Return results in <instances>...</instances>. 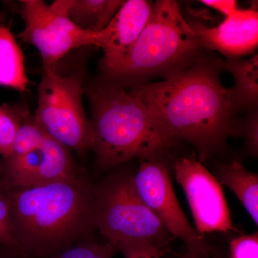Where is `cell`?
Here are the masks:
<instances>
[{"label":"cell","instance_id":"obj_1","mask_svg":"<svg viewBox=\"0 0 258 258\" xmlns=\"http://www.w3.org/2000/svg\"><path fill=\"white\" fill-rule=\"evenodd\" d=\"M222 60L200 57L188 67L152 83H129L149 113L176 140L184 139L201 161L240 134L242 111L233 88L220 80Z\"/></svg>","mask_w":258,"mask_h":258},{"label":"cell","instance_id":"obj_2","mask_svg":"<svg viewBox=\"0 0 258 258\" xmlns=\"http://www.w3.org/2000/svg\"><path fill=\"white\" fill-rule=\"evenodd\" d=\"M5 190L23 257L51 258L96 230L94 186L82 176Z\"/></svg>","mask_w":258,"mask_h":258},{"label":"cell","instance_id":"obj_3","mask_svg":"<svg viewBox=\"0 0 258 258\" xmlns=\"http://www.w3.org/2000/svg\"><path fill=\"white\" fill-rule=\"evenodd\" d=\"M92 149L101 167L158 158L176 139L149 113L128 83L103 77L90 85Z\"/></svg>","mask_w":258,"mask_h":258},{"label":"cell","instance_id":"obj_4","mask_svg":"<svg viewBox=\"0 0 258 258\" xmlns=\"http://www.w3.org/2000/svg\"><path fill=\"white\" fill-rule=\"evenodd\" d=\"M204 50L177 2L158 0L128 55L103 77L130 83H144L154 76L165 78L203 57Z\"/></svg>","mask_w":258,"mask_h":258},{"label":"cell","instance_id":"obj_5","mask_svg":"<svg viewBox=\"0 0 258 258\" xmlns=\"http://www.w3.org/2000/svg\"><path fill=\"white\" fill-rule=\"evenodd\" d=\"M94 197L95 228L113 246L145 242L161 251L174 237L141 198L134 175L111 174L94 186Z\"/></svg>","mask_w":258,"mask_h":258},{"label":"cell","instance_id":"obj_6","mask_svg":"<svg viewBox=\"0 0 258 258\" xmlns=\"http://www.w3.org/2000/svg\"><path fill=\"white\" fill-rule=\"evenodd\" d=\"M83 78L44 70L34 118L51 138L82 156L92 149L90 120L83 104Z\"/></svg>","mask_w":258,"mask_h":258},{"label":"cell","instance_id":"obj_7","mask_svg":"<svg viewBox=\"0 0 258 258\" xmlns=\"http://www.w3.org/2000/svg\"><path fill=\"white\" fill-rule=\"evenodd\" d=\"M73 2L57 0L50 5L43 0L20 2L25 29L19 36L38 50L44 70L55 68L74 49L91 45L100 47L101 31L82 30L70 19Z\"/></svg>","mask_w":258,"mask_h":258},{"label":"cell","instance_id":"obj_8","mask_svg":"<svg viewBox=\"0 0 258 258\" xmlns=\"http://www.w3.org/2000/svg\"><path fill=\"white\" fill-rule=\"evenodd\" d=\"M134 177L141 198L166 230L182 240L189 250L210 254V246L189 223L180 206L165 163L158 158L141 159Z\"/></svg>","mask_w":258,"mask_h":258},{"label":"cell","instance_id":"obj_9","mask_svg":"<svg viewBox=\"0 0 258 258\" xmlns=\"http://www.w3.org/2000/svg\"><path fill=\"white\" fill-rule=\"evenodd\" d=\"M174 170L200 235L235 230L221 185L195 155L176 161Z\"/></svg>","mask_w":258,"mask_h":258},{"label":"cell","instance_id":"obj_10","mask_svg":"<svg viewBox=\"0 0 258 258\" xmlns=\"http://www.w3.org/2000/svg\"><path fill=\"white\" fill-rule=\"evenodd\" d=\"M0 181L5 189L26 188L79 177L70 149L46 136L31 152L0 159Z\"/></svg>","mask_w":258,"mask_h":258},{"label":"cell","instance_id":"obj_11","mask_svg":"<svg viewBox=\"0 0 258 258\" xmlns=\"http://www.w3.org/2000/svg\"><path fill=\"white\" fill-rule=\"evenodd\" d=\"M257 9L255 4L247 9H238L213 28L197 21L189 24L204 48L217 51L228 59H238L252 53L257 47Z\"/></svg>","mask_w":258,"mask_h":258},{"label":"cell","instance_id":"obj_12","mask_svg":"<svg viewBox=\"0 0 258 258\" xmlns=\"http://www.w3.org/2000/svg\"><path fill=\"white\" fill-rule=\"evenodd\" d=\"M153 3L146 0L124 1L104 30L101 45L103 56L100 60L103 74L115 69L128 55L147 24Z\"/></svg>","mask_w":258,"mask_h":258},{"label":"cell","instance_id":"obj_13","mask_svg":"<svg viewBox=\"0 0 258 258\" xmlns=\"http://www.w3.org/2000/svg\"><path fill=\"white\" fill-rule=\"evenodd\" d=\"M217 179L227 186L258 224V176L242 165L238 159L217 167Z\"/></svg>","mask_w":258,"mask_h":258},{"label":"cell","instance_id":"obj_14","mask_svg":"<svg viewBox=\"0 0 258 258\" xmlns=\"http://www.w3.org/2000/svg\"><path fill=\"white\" fill-rule=\"evenodd\" d=\"M28 85L23 52L10 28L0 25V86L24 92Z\"/></svg>","mask_w":258,"mask_h":258},{"label":"cell","instance_id":"obj_15","mask_svg":"<svg viewBox=\"0 0 258 258\" xmlns=\"http://www.w3.org/2000/svg\"><path fill=\"white\" fill-rule=\"evenodd\" d=\"M123 3V0H74L69 18L82 30L101 32L111 23Z\"/></svg>","mask_w":258,"mask_h":258},{"label":"cell","instance_id":"obj_16","mask_svg":"<svg viewBox=\"0 0 258 258\" xmlns=\"http://www.w3.org/2000/svg\"><path fill=\"white\" fill-rule=\"evenodd\" d=\"M222 70L233 76V88L237 101L242 110H255L258 101V55L247 60L228 59L222 61Z\"/></svg>","mask_w":258,"mask_h":258},{"label":"cell","instance_id":"obj_17","mask_svg":"<svg viewBox=\"0 0 258 258\" xmlns=\"http://www.w3.org/2000/svg\"><path fill=\"white\" fill-rule=\"evenodd\" d=\"M28 111L8 106H0V156L1 159L12 155L15 137L24 117Z\"/></svg>","mask_w":258,"mask_h":258},{"label":"cell","instance_id":"obj_18","mask_svg":"<svg viewBox=\"0 0 258 258\" xmlns=\"http://www.w3.org/2000/svg\"><path fill=\"white\" fill-rule=\"evenodd\" d=\"M47 134L34 118L31 113L24 117L15 137L12 155H20L37 149L42 145Z\"/></svg>","mask_w":258,"mask_h":258},{"label":"cell","instance_id":"obj_19","mask_svg":"<svg viewBox=\"0 0 258 258\" xmlns=\"http://www.w3.org/2000/svg\"><path fill=\"white\" fill-rule=\"evenodd\" d=\"M116 252L114 246L108 241L98 242L87 237L51 258H113Z\"/></svg>","mask_w":258,"mask_h":258},{"label":"cell","instance_id":"obj_20","mask_svg":"<svg viewBox=\"0 0 258 258\" xmlns=\"http://www.w3.org/2000/svg\"><path fill=\"white\" fill-rule=\"evenodd\" d=\"M0 247L23 257L17 240L11 207L6 190L0 184ZM25 258V257H23Z\"/></svg>","mask_w":258,"mask_h":258},{"label":"cell","instance_id":"obj_21","mask_svg":"<svg viewBox=\"0 0 258 258\" xmlns=\"http://www.w3.org/2000/svg\"><path fill=\"white\" fill-rule=\"evenodd\" d=\"M230 250L231 258H258L257 232L233 238Z\"/></svg>","mask_w":258,"mask_h":258},{"label":"cell","instance_id":"obj_22","mask_svg":"<svg viewBox=\"0 0 258 258\" xmlns=\"http://www.w3.org/2000/svg\"><path fill=\"white\" fill-rule=\"evenodd\" d=\"M114 247L124 258H161V251L145 242H120Z\"/></svg>","mask_w":258,"mask_h":258},{"label":"cell","instance_id":"obj_23","mask_svg":"<svg viewBox=\"0 0 258 258\" xmlns=\"http://www.w3.org/2000/svg\"><path fill=\"white\" fill-rule=\"evenodd\" d=\"M258 114L257 110L251 111L243 121H240V134H242L247 142L249 152L257 155L258 148Z\"/></svg>","mask_w":258,"mask_h":258},{"label":"cell","instance_id":"obj_24","mask_svg":"<svg viewBox=\"0 0 258 258\" xmlns=\"http://www.w3.org/2000/svg\"><path fill=\"white\" fill-rule=\"evenodd\" d=\"M200 3L217 10L225 17L234 14L239 9L237 3L235 0H202Z\"/></svg>","mask_w":258,"mask_h":258},{"label":"cell","instance_id":"obj_25","mask_svg":"<svg viewBox=\"0 0 258 258\" xmlns=\"http://www.w3.org/2000/svg\"><path fill=\"white\" fill-rule=\"evenodd\" d=\"M210 254L201 253V252H195L186 249L184 258H209Z\"/></svg>","mask_w":258,"mask_h":258},{"label":"cell","instance_id":"obj_26","mask_svg":"<svg viewBox=\"0 0 258 258\" xmlns=\"http://www.w3.org/2000/svg\"><path fill=\"white\" fill-rule=\"evenodd\" d=\"M19 255L18 254L5 248L0 249V258H12V256ZM20 256V255H19ZM21 257V256H20Z\"/></svg>","mask_w":258,"mask_h":258},{"label":"cell","instance_id":"obj_27","mask_svg":"<svg viewBox=\"0 0 258 258\" xmlns=\"http://www.w3.org/2000/svg\"><path fill=\"white\" fill-rule=\"evenodd\" d=\"M3 22H4V18H3V15L0 13V25H3Z\"/></svg>","mask_w":258,"mask_h":258},{"label":"cell","instance_id":"obj_28","mask_svg":"<svg viewBox=\"0 0 258 258\" xmlns=\"http://www.w3.org/2000/svg\"><path fill=\"white\" fill-rule=\"evenodd\" d=\"M0 170H1V161H0ZM0 184H1V181H0Z\"/></svg>","mask_w":258,"mask_h":258},{"label":"cell","instance_id":"obj_29","mask_svg":"<svg viewBox=\"0 0 258 258\" xmlns=\"http://www.w3.org/2000/svg\"></svg>","mask_w":258,"mask_h":258}]
</instances>
